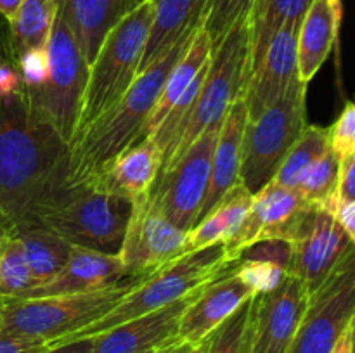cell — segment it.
Instances as JSON below:
<instances>
[{"label":"cell","mask_w":355,"mask_h":353,"mask_svg":"<svg viewBox=\"0 0 355 353\" xmlns=\"http://www.w3.org/2000/svg\"><path fill=\"white\" fill-rule=\"evenodd\" d=\"M186 235L163 215L149 189L132 201L118 256L130 272L151 273L186 253Z\"/></svg>","instance_id":"4fadbf2b"},{"label":"cell","mask_w":355,"mask_h":353,"mask_svg":"<svg viewBox=\"0 0 355 353\" xmlns=\"http://www.w3.org/2000/svg\"><path fill=\"white\" fill-rule=\"evenodd\" d=\"M198 28L180 37L165 54L139 73L116 106L69 144L68 182H85L114 156L139 141L166 75L191 44Z\"/></svg>","instance_id":"7a4b0ae2"},{"label":"cell","mask_w":355,"mask_h":353,"mask_svg":"<svg viewBox=\"0 0 355 353\" xmlns=\"http://www.w3.org/2000/svg\"><path fill=\"white\" fill-rule=\"evenodd\" d=\"M335 194L343 199L355 201V154L340 159Z\"/></svg>","instance_id":"60d3db41"},{"label":"cell","mask_w":355,"mask_h":353,"mask_svg":"<svg viewBox=\"0 0 355 353\" xmlns=\"http://www.w3.org/2000/svg\"><path fill=\"white\" fill-rule=\"evenodd\" d=\"M246 121H248V114H246L245 97L241 96L229 107L224 121H222L217 144H215L214 154H211L210 179H208L207 192H205L203 203H201L198 221L203 220L220 203L225 192L239 180L241 142Z\"/></svg>","instance_id":"44dd1931"},{"label":"cell","mask_w":355,"mask_h":353,"mask_svg":"<svg viewBox=\"0 0 355 353\" xmlns=\"http://www.w3.org/2000/svg\"><path fill=\"white\" fill-rule=\"evenodd\" d=\"M153 19L155 2L144 0L125 12L106 35L90 64L73 141L85 134L111 107L116 106L139 75V64Z\"/></svg>","instance_id":"277c9868"},{"label":"cell","mask_w":355,"mask_h":353,"mask_svg":"<svg viewBox=\"0 0 355 353\" xmlns=\"http://www.w3.org/2000/svg\"><path fill=\"white\" fill-rule=\"evenodd\" d=\"M250 315H252V298L246 300L224 324H220L211 332L208 338L207 353L248 352Z\"/></svg>","instance_id":"d6a6232c"},{"label":"cell","mask_w":355,"mask_h":353,"mask_svg":"<svg viewBox=\"0 0 355 353\" xmlns=\"http://www.w3.org/2000/svg\"><path fill=\"white\" fill-rule=\"evenodd\" d=\"M208 338H210V336H208ZM208 338L203 339V341H201V343H198V345L191 346V348L187 350L186 353H207V350H208Z\"/></svg>","instance_id":"7dc6e473"},{"label":"cell","mask_w":355,"mask_h":353,"mask_svg":"<svg viewBox=\"0 0 355 353\" xmlns=\"http://www.w3.org/2000/svg\"><path fill=\"white\" fill-rule=\"evenodd\" d=\"M340 159L331 149L324 152L312 165L307 175L298 183L297 190L309 204H321L335 194L336 179H338Z\"/></svg>","instance_id":"836d02e7"},{"label":"cell","mask_w":355,"mask_h":353,"mask_svg":"<svg viewBox=\"0 0 355 353\" xmlns=\"http://www.w3.org/2000/svg\"><path fill=\"white\" fill-rule=\"evenodd\" d=\"M191 346L193 345H189V343H184V341H180V339L175 338V339H172L170 343H166V345L159 346L155 353H186Z\"/></svg>","instance_id":"f6af8a7d"},{"label":"cell","mask_w":355,"mask_h":353,"mask_svg":"<svg viewBox=\"0 0 355 353\" xmlns=\"http://www.w3.org/2000/svg\"><path fill=\"white\" fill-rule=\"evenodd\" d=\"M14 232L23 246L33 287L44 286L54 279L64 266L71 244L44 227H26Z\"/></svg>","instance_id":"4316f807"},{"label":"cell","mask_w":355,"mask_h":353,"mask_svg":"<svg viewBox=\"0 0 355 353\" xmlns=\"http://www.w3.org/2000/svg\"><path fill=\"white\" fill-rule=\"evenodd\" d=\"M302 23L283 24L270 38L262 59L250 75L245 90L248 121L257 120L267 107L286 96L298 82L297 42Z\"/></svg>","instance_id":"2e32d148"},{"label":"cell","mask_w":355,"mask_h":353,"mask_svg":"<svg viewBox=\"0 0 355 353\" xmlns=\"http://www.w3.org/2000/svg\"><path fill=\"white\" fill-rule=\"evenodd\" d=\"M343 17L342 0H312L302 19L297 42L298 80L307 85L326 59L338 38Z\"/></svg>","instance_id":"7402d4cb"},{"label":"cell","mask_w":355,"mask_h":353,"mask_svg":"<svg viewBox=\"0 0 355 353\" xmlns=\"http://www.w3.org/2000/svg\"><path fill=\"white\" fill-rule=\"evenodd\" d=\"M130 211L132 203L123 197L66 180L38 204L28 227L47 228L71 246L118 255Z\"/></svg>","instance_id":"3957f363"},{"label":"cell","mask_w":355,"mask_h":353,"mask_svg":"<svg viewBox=\"0 0 355 353\" xmlns=\"http://www.w3.org/2000/svg\"><path fill=\"white\" fill-rule=\"evenodd\" d=\"M355 318V270L349 260L309 301L286 353H331Z\"/></svg>","instance_id":"7c38bea8"},{"label":"cell","mask_w":355,"mask_h":353,"mask_svg":"<svg viewBox=\"0 0 355 353\" xmlns=\"http://www.w3.org/2000/svg\"><path fill=\"white\" fill-rule=\"evenodd\" d=\"M291 248L288 273L300 279L311 296L354 258V239L315 204H309L304 211Z\"/></svg>","instance_id":"8fae6325"},{"label":"cell","mask_w":355,"mask_h":353,"mask_svg":"<svg viewBox=\"0 0 355 353\" xmlns=\"http://www.w3.org/2000/svg\"><path fill=\"white\" fill-rule=\"evenodd\" d=\"M92 345L94 338H80L61 343V345H54L40 353H92Z\"/></svg>","instance_id":"7bdbcfd3"},{"label":"cell","mask_w":355,"mask_h":353,"mask_svg":"<svg viewBox=\"0 0 355 353\" xmlns=\"http://www.w3.org/2000/svg\"><path fill=\"white\" fill-rule=\"evenodd\" d=\"M312 0H259L250 17V75L283 24L302 23Z\"/></svg>","instance_id":"83f0119b"},{"label":"cell","mask_w":355,"mask_h":353,"mask_svg":"<svg viewBox=\"0 0 355 353\" xmlns=\"http://www.w3.org/2000/svg\"><path fill=\"white\" fill-rule=\"evenodd\" d=\"M307 206L309 203L297 189L283 187L270 180L253 194L252 206L241 228L232 242L224 246L229 263L232 265L238 262L243 249L262 239L293 241Z\"/></svg>","instance_id":"9a60e30c"},{"label":"cell","mask_w":355,"mask_h":353,"mask_svg":"<svg viewBox=\"0 0 355 353\" xmlns=\"http://www.w3.org/2000/svg\"><path fill=\"white\" fill-rule=\"evenodd\" d=\"M220 127L222 123L208 127L170 168L156 176L151 187L163 215L184 232H189L198 221Z\"/></svg>","instance_id":"30bf717a"},{"label":"cell","mask_w":355,"mask_h":353,"mask_svg":"<svg viewBox=\"0 0 355 353\" xmlns=\"http://www.w3.org/2000/svg\"><path fill=\"white\" fill-rule=\"evenodd\" d=\"M55 10L58 0H23L9 21V42L16 59L31 48L47 47Z\"/></svg>","instance_id":"f1b7e54d"},{"label":"cell","mask_w":355,"mask_h":353,"mask_svg":"<svg viewBox=\"0 0 355 353\" xmlns=\"http://www.w3.org/2000/svg\"><path fill=\"white\" fill-rule=\"evenodd\" d=\"M259 0H208L203 30L210 37L211 48L243 21H250Z\"/></svg>","instance_id":"1f68e13d"},{"label":"cell","mask_w":355,"mask_h":353,"mask_svg":"<svg viewBox=\"0 0 355 353\" xmlns=\"http://www.w3.org/2000/svg\"><path fill=\"white\" fill-rule=\"evenodd\" d=\"M291 253H293V248H291L290 241H284V239H262V241L253 242L248 248L243 249L238 262L239 260L272 262L281 265L283 269L290 270Z\"/></svg>","instance_id":"74e56055"},{"label":"cell","mask_w":355,"mask_h":353,"mask_svg":"<svg viewBox=\"0 0 355 353\" xmlns=\"http://www.w3.org/2000/svg\"><path fill=\"white\" fill-rule=\"evenodd\" d=\"M130 273L139 272L127 270V266L121 263L118 255H107V253L94 251V249L82 248V246H71L68 260H66L61 272L54 279L49 280L47 284L33 287L17 300L89 293V291L111 286V284L118 282Z\"/></svg>","instance_id":"d6986e66"},{"label":"cell","mask_w":355,"mask_h":353,"mask_svg":"<svg viewBox=\"0 0 355 353\" xmlns=\"http://www.w3.org/2000/svg\"><path fill=\"white\" fill-rule=\"evenodd\" d=\"M252 197L253 194L238 180L225 192L220 203L187 232L186 253L207 248L215 242H222L224 246L232 242L248 215Z\"/></svg>","instance_id":"484cf974"},{"label":"cell","mask_w":355,"mask_h":353,"mask_svg":"<svg viewBox=\"0 0 355 353\" xmlns=\"http://www.w3.org/2000/svg\"><path fill=\"white\" fill-rule=\"evenodd\" d=\"M315 206L322 208V210L328 211L333 218H335L336 224L345 230V234L350 239H355V201L343 199V197L329 196L324 203L315 204Z\"/></svg>","instance_id":"f35d334b"},{"label":"cell","mask_w":355,"mask_h":353,"mask_svg":"<svg viewBox=\"0 0 355 353\" xmlns=\"http://www.w3.org/2000/svg\"><path fill=\"white\" fill-rule=\"evenodd\" d=\"M250 78V21L236 24L214 48L200 93L186 125L159 173L173 165L211 125H220L236 99L245 96ZM158 173V175H159Z\"/></svg>","instance_id":"52a82bcc"},{"label":"cell","mask_w":355,"mask_h":353,"mask_svg":"<svg viewBox=\"0 0 355 353\" xmlns=\"http://www.w3.org/2000/svg\"><path fill=\"white\" fill-rule=\"evenodd\" d=\"M33 287L23 246L14 230L0 227V303L17 300Z\"/></svg>","instance_id":"4dcf8cb0"},{"label":"cell","mask_w":355,"mask_h":353,"mask_svg":"<svg viewBox=\"0 0 355 353\" xmlns=\"http://www.w3.org/2000/svg\"><path fill=\"white\" fill-rule=\"evenodd\" d=\"M155 19L144 45L139 73L165 54L186 33L203 24L208 0H153Z\"/></svg>","instance_id":"cb8c5ba5"},{"label":"cell","mask_w":355,"mask_h":353,"mask_svg":"<svg viewBox=\"0 0 355 353\" xmlns=\"http://www.w3.org/2000/svg\"><path fill=\"white\" fill-rule=\"evenodd\" d=\"M211 57V42L210 37L207 35V31L203 30V24L198 28V31L194 33L193 40L187 45V48L184 51V54L180 55L179 61L172 66V69L166 75L165 83L162 87V92H159L158 99H156L155 107L149 113L148 120H146L144 127H142L141 135H139V141H144V138L151 137L156 132V128L159 127V123L163 121V118L166 116L170 109L173 107V104L177 102L180 96L186 92V89L189 87V83L196 78L198 73L205 68V66L210 62ZM135 142V144H137Z\"/></svg>","instance_id":"d4e9b609"},{"label":"cell","mask_w":355,"mask_h":353,"mask_svg":"<svg viewBox=\"0 0 355 353\" xmlns=\"http://www.w3.org/2000/svg\"><path fill=\"white\" fill-rule=\"evenodd\" d=\"M331 353H354V322L347 325Z\"/></svg>","instance_id":"ee69618b"},{"label":"cell","mask_w":355,"mask_h":353,"mask_svg":"<svg viewBox=\"0 0 355 353\" xmlns=\"http://www.w3.org/2000/svg\"><path fill=\"white\" fill-rule=\"evenodd\" d=\"M329 149V128L319 125H307L298 141L281 163L272 182L283 187L297 189L309 170Z\"/></svg>","instance_id":"f546056e"},{"label":"cell","mask_w":355,"mask_h":353,"mask_svg":"<svg viewBox=\"0 0 355 353\" xmlns=\"http://www.w3.org/2000/svg\"><path fill=\"white\" fill-rule=\"evenodd\" d=\"M307 85L298 80L286 96L267 107L257 120L246 121L241 142L239 180L252 194L274 179L290 149L307 127Z\"/></svg>","instance_id":"ba28073f"},{"label":"cell","mask_w":355,"mask_h":353,"mask_svg":"<svg viewBox=\"0 0 355 353\" xmlns=\"http://www.w3.org/2000/svg\"><path fill=\"white\" fill-rule=\"evenodd\" d=\"M21 3H23V0H0V14L7 21H10L21 7Z\"/></svg>","instance_id":"bcb514c9"},{"label":"cell","mask_w":355,"mask_h":353,"mask_svg":"<svg viewBox=\"0 0 355 353\" xmlns=\"http://www.w3.org/2000/svg\"><path fill=\"white\" fill-rule=\"evenodd\" d=\"M69 144L28 106L24 89L0 100V227L30 225L38 204L68 180Z\"/></svg>","instance_id":"6da1fadb"},{"label":"cell","mask_w":355,"mask_h":353,"mask_svg":"<svg viewBox=\"0 0 355 353\" xmlns=\"http://www.w3.org/2000/svg\"><path fill=\"white\" fill-rule=\"evenodd\" d=\"M201 289L94 336L92 353H142L166 345L177 338L180 317Z\"/></svg>","instance_id":"ac0fdd59"},{"label":"cell","mask_w":355,"mask_h":353,"mask_svg":"<svg viewBox=\"0 0 355 353\" xmlns=\"http://www.w3.org/2000/svg\"><path fill=\"white\" fill-rule=\"evenodd\" d=\"M309 301L307 287L290 273L272 291L253 294L246 353H286Z\"/></svg>","instance_id":"5bb4252c"},{"label":"cell","mask_w":355,"mask_h":353,"mask_svg":"<svg viewBox=\"0 0 355 353\" xmlns=\"http://www.w3.org/2000/svg\"><path fill=\"white\" fill-rule=\"evenodd\" d=\"M24 89L19 71L10 62L0 57V100L9 99Z\"/></svg>","instance_id":"b9f144b4"},{"label":"cell","mask_w":355,"mask_h":353,"mask_svg":"<svg viewBox=\"0 0 355 353\" xmlns=\"http://www.w3.org/2000/svg\"><path fill=\"white\" fill-rule=\"evenodd\" d=\"M47 348L51 345L40 338L0 331V353H40Z\"/></svg>","instance_id":"ab89813d"},{"label":"cell","mask_w":355,"mask_h":353,"mask_svg":"<svg viewBox=\"0 0 355 353\" xmlns=\"http://www.w3.org/2000/svg\"><path fill=\"white\" fill-rule=\"evenodd\" d=\"M148 275L146 272L130 273L111 286L89 293L3 301L0 303V331L40 338L51 346L59 345L113 310Z\"/></svg>","instance_id":"5b68a950"},{"label":"cell","mask_w":355,"mask_h":353,"mask_svg":"<svg viewBox=\"0 0 355 353\" xmlns=\"http://www.w3.org/2000/svg\"><path fill=\"white\" fill-rule=\"evenodd\" d=\"M234 272L239 279L252 287L253 293H267L279 286L281 280L288 275V270L272 262H259V260H239L232 263Z\"/></svg>","instance_id":"e575fe53"},{"label":"cell","mask_w":355,"mask_h":353,"mask_svg":"<svg viewBox=\"0 0 355 353\" xmlns=\"http://www.w3.org/2000/svg\"><path fill=\"white\" fill-rule=\"evenodd\" d=\"M329 149L338 159L355 154V106L347 100L338 120L329 127Z\"/></svg>","instance_id":"d590c367"},{"label":"cell","mask_w":355,"mask_h":353,"mask_svg":"<svg viewBox=\"0 0 355 353\" xmlns=\"http://www.w3.org/2000/svg\"><path fill=\"white\" fill-rule=\"evenodd\" d=\"M17 64H19L17 71H19L26 92H35L45 85L49 76L47 47L26 51L17 57Z\"/></svg>","instance_id":"8d00e7d4"},{"label":"cell","mask_w":355,"mask_h":353,"mask_svg":"<svg viewBox=\"0 0 355 353\" xmlns=\"http://www.w3.org/2000/svg\"><path fill=\"white\" fill-rule=\"evenodd\" d=\"M58 6L89 66L111 28L130 10L128 0H58Z\"/></svg>","instance_id":"603a6c76"},{"label":"cell","mask_w":355,"mask_h":353,"mask_svg":"<svg viewBox=\"0 0 355 353\" xmlns=\"http://www.w3.org/2000/svg\"><path fill=\"white\" fill-rule=\"evenodd\" d=\"M47 82L42 89L35 92L24 90V93L30 109L51 123L66 144H71L90 66L83 57L59 6L47 42Z\"/></svg>","instance_id":"9c48e42d"},{"label":"cell","mask_w":355,"mask_h":353,"mask_svg":"<svg viewBox=\"0 0 355 353\" xmlns=\"http://www.w3.org/2000/svg\"><path fill=\"white\" fill-rule=\"evenodd\" d=\"M227 266H231L222 242L184 253L179 258L149 273L135 289H132L116 307L94 324L80 329L61 343L80 338H94L123 322L137 318L149 311L159 310L194 291L201 289L217 279ZM59 343V345H61Z\"/></svg>","instance_id":"8992f818"},{"label":"cell","mask_w":355,"mask_h":353,"mask_svg":"<svg viewBox=\"0 0 355 353\" xmlns=\"http://www.w3.org/2000/svg\"><path fill=\"white\" fill-rule=\"evenodd\" d=\"M156 350H158V348H156ZM156 350H148V352H142V353H155Z\"/></svg>","instance_id":"681fc988"},{"label":"cell","mask_w":355,"mask_h":353,"mask_svg":"<svg viewBox=\"0 0 355 353\" xmlns=\"http://www.w3.org/2000/svg\"><path fill=\"white\" fill-rule=\"evenodd\" d=\"M159 168L162 152L155 141L148 137L114 156L85 182L101 192L113 194L132 203L151 189Z\"/></svg>","instance_id":"ffe728a7"},{"label":"cell","mask_w":355,"mask_h":353,"mask_svg":"<svg viewBox=\"0 0 355 353\" xmlns=\"http://www.w3.org/2000/svg\"><path fill=\"white\" fill-rule=\"evenodd\" d=\"M252 287L246 286L234 266H227L220 275L203 287L184 310L177 329V339L198 345L215 329L224 324L246 300L253 296Z\"/></svg>","instance_id":"e0dca14e"},{"label":"cell","mask_w":355,"mask_h":353,"mask_svg":"<svg viewBox=\"0 0 355 353\" xmlns=\"http://www.w3.org/2000/svg\"><path fill=\"white\" fill-rule=\"evenodd\" d=\"M141 2H144V0H128V6H130V9H132V7H135L137 3H141Z\"/></svg>","instance_id":"c3c4849f"}]
</instances>
